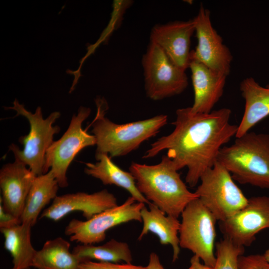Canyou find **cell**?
I'll list each match as a JSON object with an SVG mask.
<instances>
[{
  "label": "cell",
  "mask_w": 269,
  "mask_h": 269,
  "mask_svg": "<svg viewBox=\"0 0 269 269\" xmlns=\"http://www.w3.org/2000/svg\"><path fill=\"white\" fill-rule=\"evenodd\" d=\"M231 113L226 108L209 113H194L190 107L177 109L173 131L151 143L142 158L167 150L176 170L187 168L186 183L195 187L217 161L220 149L236 136L238 126L230 123Z\"/></svg>",
  "instance_id": "cell-1"
},
{
  "label": "cell",
  "mask_w": 269,
  "mask_h": 269,
  "mask_svg": "<svg viewBox=\"0 0 269 269\" xmlns=\"http://www.w3.org/2000/svg\"><path fill=\"white\" fill-rule=\"evenodd\" d=\"M129 170L140 192L168 215L178 218L188 203L198 198L188 189L167 155L154 165L133 162Z\"/></svg>",
  "instance_id": "cell-2"
},
{
  "label": "cell",
  "mask_w": 269,
  "mask_h": 269,
  "mask_svg": "<svg viewBox=\"0 0 269 269\" xmlns=\"http://www.w3.org/2000/svg\"><path fill=\"white\" fill-rule=\"evenodd\" d=\"M97 112L91 124L96 139L95 154H106L111 158L127 155L144 141L155 135L167 122V116L118 124L105 117L108 105L104 99L96 101Z\"/></svg>",
  "instance_id": "cell-3"
},
{
  "label": "cell",
  "mask_w": 269,
  "mask_h": 269,
  "mask_svg": "<svg viewBox=\"0 0 269 269\" xmlns=\"http://www.w3.org/2000/svg\"><path fill=\"white\" fill-rule=\"evenodd\" d=\"M220 150L217 161L240 184L269 188V134L248 132Z\"/></svg>",
  "instance_id": "cell-4"
},
{
  "label": "cell",
  "mask_w": 269,
  "mask_h": 269,
  "mask_svg": "<svg viewBox=\"0 0 269 269\" xmlns=\"http://www.w3.org/2000/svg\"><path fill=\"white\" fill-rule=\"evenodd\" d=\"M7 109L16 111V116L21 115L25 117L30 127L28 134L20 136L18 139L23 145L22 149L14 143L9 146V150L14 154L15 160L28 166V168L36 176L44 174L46 151L54 141V135L60 131L59 126L53 125L60 117V113L53 112L47 118L44 119L40 107H38L33 114L26 110L16 100L13 102V107Z\"/></svg>",
  "instance_id": "cell-5"
},
{
  "label": "cell",
  "mask_w": 269,
  "mask_h": 269,
  "mask_svg": "<svg viewBox=\"0 0 269 269\" xmlns=\"http://www.w3.org/2000/svg\"><path fill=\"white\" fill-rule=\"evenodd\" d=\"M200 181L195 193L219 222L233 216L248 202L230 172L218 161L204 173Z\"/></svg>",
  "instance_id": "cell-6"
},
{
  "label": "cell",
  "mask_w": 269,
  "mask_h": 269,
  "mask_svg": "<svg viewBox=\"0 0 269 269\" xmlns=\"http://www.w3.org/2000/svg\"><path fill=\"white\" fill-rule=\"evenodd\" d=\"M179 231L180 247L191 251L205 265L214 268L217 221L199 198L191 201L181 214Z\"/></svg>",
  "instance_id": "cell-7"
},
{
  "label": "cell",
  "mask_w": 269,
  "mask_h": 269,
  "mask_svg": "<svg viewBox=\"0 0 269 269\" xmlns=\"http://www.w3.org/2000/svg\"><path fill=\"white\" fill-rule=\"evenodd\" d=\"M90 112V108L81 107L77 114L73 116L66 131L46 151L44 174L51 170L60 187L68 185L67 171L75 156L83 148L96 144L95 136L82 128Z\"/></svg>",
  "instance_id": "cell-8"
},
{
  "label": "cell",
  "mask_w": 269,
  "mask_h": 269,
  "mask_svg": "<svg viewBox=\"0 0 269 269\" xmlns=\"http://www.w3.org/2000/svg\"><path fill=\"white\" fill-rule=\"evenodd\" d=\"M147 96L161 100L182 93L188 85L185 71L176 66L157 44L151 42L142 58Z\"/></svg>",
  "instance_id": "cell-9"
},
{
  "label": "cell",
  "mask_w": 269,
  "mask_h": 269,
  "mask_svg": "<svg viewBox=\"0 0 269 269\" xmlns=\"http://www.w3.org/2000/svg\"><path fill=\"white\" fill-rule=\"evenodd\" d=\"M145 206L130 196L120 205L107 209L86 221L76 219L66 226L65 234L71 241L94 245L105 240L110 229L131 221L142 222L140 212Z\"/></svg>",
  "instance_id": "cell-10"
},
{
  "label": "cell",
  "mask_w": 269,
  "mask_h": 269,
  "mask_svg": "<svg viewBox=\"0 0 269 269\" xmlns=\"http://www.w3.org/2000/svg\"><path fill=\"white\" fill-rule=\"evenodd\" d=\"M193 19L197 45L195 50L191 51L190 58L227 76L230 72L233 56L224 44L222 37L213 27L210 11L201 3Z\"/></svg>",
  "instance_id": "cell-11"
},
{
  "label": "cell",
  "mask_w": 269,
  "mask_h": 269,
  "mask_svg": "<svg viewBox=\"0 0 269 269\" xmlns=\"http://www.w3.org/2000/svg\"><path fill=\"white\" fill-rule=\"evenodd\" d=\"M220 227L224 238L244 247L250 246L259 232L269 228V196L249 198L243 208L220 222Z\"/></svg>",
  "instance_id": "cell-12"
},
{
  "label": "cell",
  "mask_w": 269,
  "mask_h": 269,
  "mask_svg": "<svg viewBox=\"0 0 269 269\" xmlns=\"http://www.w3.org/2000/svg\"><path fill=\"white\" fill-rule=\"evenodd\" d=\"M194 19L157 24L152 28L150 42L159 46L178 68H189L191 37L195 32Z\"/></svg>",
  "instance_id": "cell-13"
},
{
  "label": "cell",
  "mask_w": 269,
  "mask_h": 269,
  "mask_svg": "<svg viewBox=\"0 0 269 269\" xmlns=\"http://www.w3.org/2000/svg\"><path fill=\"white\" fill-rule=\"evenodd\" d=\"M117 205L116 197L106 189L92 194L85 192L66 194L57 196L51 205L44 210L40 218L57 221L71 212L80 211L89 220Z\"/></svg>",
  "instance_id": "cell-14"
},
{
  "label": "cell",
  "mask_w": 269,
  "mask_h": 269,
  "mask_svg": "<svg viewBox=\"0 0 269 269\" xmlns=\"http://www.w3.org/2000/svg\"><path fill=\"white\" fill-rule=\"evenodd\" d=\"M36 176L26 165L15 160L2 166L0 170V203L5 211L20 220Z\"/></svg>",
  "instance_id": "cell-15"
},
{
  "label": "cell",
  "mask_w": 269,
  "mask_h": 269,
  "mask_svg": "<svg viewBox=\"0 0 269 269\" xmlns=\"http://www.w3.org/2000/svg\"><path fill=\"white\" fill-rule=\"evenodd\" d=\"M189 68L194 91L191 110L194 113H209L223 95L227 76L192 58Z\"/></svg>",
  "instance_id": "cell-16"
},
{
  "label": "cell",
  "mask_w": 269,
  "mask_h": 269,
  "mask_svg": "<svg viewBox=\"0 0 269 269\" xmlns=\"http://www.w3.org/2000/svg\"><path fill=\"white\" fill-rule=\"evenodd\" d=\"M240 90L245 105L235 137L245 134L269 116V83L263 87L253 77H247L241 82Z\"/></svg>",
  "instance_id": "cell-17"
},
{
  "label": "cell",
  "mask_w": 269,
  "mask_h": 269,
  "mask_svg": "<svg viewBox=\"0 0 269 269\" xmlns=\"http://www.w3.org/2000/svg\"><path fill=\"white\" fill-rule=\"evenodd\" d=\"M148 207L147 209L144 206L140 212L143 228L138 240H141L149 232L155 234L161 244L171 246L174 262L178 259L180 253L178 234L180 222L177 218L166 214L152 203Z\"/></svg>",
  "instance_id": "cell-18"
},
{
  "label": "cell",
  "mask_w": 269,
  "mask_h": 269,
  "mask_svg": "<svg viewBox=\"0 0 269 269\" xmlns=\"http://www.w3.org/2000/svg\"><path fill=\"white\" fill-rule=\"evenodd\" d=\"M97 161L85 163V173L99 179L104 185H115L127 190L136 202L151 203L138 190L135 179L130 172L126 171L114 163L106 154H95Z\"/></svg>",
  "instance_id": "cell-19"
},
{
  "label": "cell",
  "mask_w": 269,
  "mask_h": 269,
  "mask_svg": "<svg viewBox=\"0 0 269 269\" xmlns=\"http://www.w3.org/2000/svg\"><path fill=\"white\" fill-rule=\"evenodd\" d=\"M59 186L52 171L36 176L27 195L22 214L21 223L33 226L42 209L57 197Z\"/></svg>",
  "instance_id": "cell-20"
},
{
  "label": "cell",
  "mask_w": 269,
  "mask_h": 269,
  "mask_svg": "<svg viewBox=\"0 0 269 269\" xmlns=\"http://www.w3.org/2000/svg\"><path fill=\"white\" fill-rule=\"evenodd\" d=\"M31 227L28 223H21L0 228L4 238V248L12 257L13 267L11 269H29L32 267L37 251L31 242Z\"/></svg>",
  "instance_id": "cell-21"
},
{
  "label": "cell",
  "mask_w": 269,
  "mask_h": 269,
  "mask_svg": "<svg viewBox=\"0 0 269 269\" xmlns=\"http://www.w3.org/2000/svg\"><path fill=\"white\" fill-rule=\"evenodd\" d=\"M70 244L61 237L47 241L37 251L32 267L37 269H80L82 261L70 252Z\"/></svg>",
  "instance_id": "cell-22"
},
{
  "label": "cell",
  "mask_w": 269,
  "mask_h": 269,
  "mask_svg": "<svg viewBox=\"0 0 269 269\" xmlns=\"http://www.w3.org/2000/svg\"><path fill=\"white\" fill-rule=\"evenodd\" d=\"M72 253L82 262L98 260L101 262L131 264L133 257L127 243L111 239L102 245H79L74 247Z\"/></svg>",
  "instance_id": "cell-23"
},
{
  "label": "cell",
  "mask_w": 269,
  "mask_h": 269,
  "mask_svg": "<svg viewBox=\"0 0 269 269\" xmlns=\"http://www.w3.org/2000/svg\"><path fill=\"white\" fill-rule=\"evenodd\" d=\"M244 251V247L224 238L216 245V261L213 269H238V259Z\"/></svg>",
  "instance_id": "cell-24"
},
{
  "label": "cell",
  "mask_w": 269,
  "mask_h": 269,
  "mask_svg": "<svg viewBox=\"0 0 269 269\" xmlns=\"http://www.w3.org/2000/svg\"><path fill=\"white\" fill-rule=\"evenodd\" d=\"M238 269H269V262L263 255L240 256L238 261Z\"/></svg>",
  "instance_id": "cell-25"
},
{
  "label": "cell",
  "mask_w": 269,
  "mask_h": 269,
  "mask_svg": "<svg viewBox=\"0 0 269 269\" xmlns=\"http://www.w3.org/2000/svg\"><path fill=\"white\" fill-rule=\"evenodd\" d=\"M80 269H145V267L127 263L121 264L119 263L84 261L80 264Z\"/></svg>",
  "instance_id": "cell-26"
},
{
  "label": "cell",
  "mask_w": 269,
  "mask_h": 269,
  "mask_svg": "<svg viewBox=\"0 0 269 269\" xmlns=\"http://www.w3.org/2000/svg\"><path fill=\"white\" fill-rule=\"evenodd\" d=\"M21 223V221L19 219L5 211L0 203V228L9 227Z\"/></svg>",
  "instance_id": "cell-27"
},
{
  "label": "cell",
  "mask_w": 269,
  "mask_h": 269,
  "mask_svg": "<svg viewBox=\"0 0 269 269\" xmlns=\"http://www.w3.org/2000/svg\"><path fill=\"white\" fill-rule=\"evenodd\" d=\"M145 269H165L161 264L158 255L155 253H151L149 255L148 264Z\"/></svg>",
  "instance_id": "cell-28"
},
{
  "label": "cell",
  "mask_w": 269,
  "mask_h": 269,
  "mask_svg": "<svg viewBox=\"0 0 269 269\" xmlns=\"http://www.w3.org/2000/svg\"><path fill=\"white\" fill-rule=\"evenodd\" d=\"M187 269H213V268L201 263V259L194 255L191 258L190 266Z\"/></svg>",
  "instance_id": "cell-29"
},
{
  "label": "cell",
  "mask_w": 269,
  "mask_h": 269,
  "mask_svg": "<svg viewBox=\"0 0 269 269\" xmlns=\"http://www.w3.org/2000/svg\"><path fill=\"white\" fill-rule=\"evenodd\" d=\"M266 260L269 262V249L266 250L263 255Z\"/></svg>",
  "instance_id": "cell-30"
},
{
  "label": "cell",
  "mask_w": 269,
  "mask_h": 269,
  "mask_svg": "<svg viewBox=\"0 0 269 269\" xmlns=\"http://www.w3.org/2000/svg\"><path fill=\"white\" fill-rule=\"evenodd\" d=\"M31 269L30 268V269Z\"/></svg>",
  "instance_id": "cell-31"
}]
</instances>
